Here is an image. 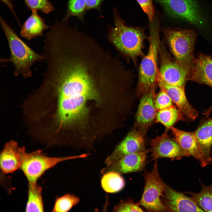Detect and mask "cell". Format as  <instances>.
I'll return each mask as SVG.
<instances>
[{
  "instance_id": "cell-1",
  "label": "cell",
  "mask_w": 212,
  "mask_h": 212,
  "mask_svg": "<svg viewBox=\"0 0 212 212\" xmlns=\"http://www.w3.org/2000/svg\"><path fill=\"white\" fill-rule=\"evenodd\" d=\"M70 61L64 57L48 60L42 81L32 91L36 116L54 134L64 133L73 124L84 119L88 111L87 101L99 99L85 67Z\"/></svg>"
},
{
  "instance_id": "cell-2",
  "label": "cell",
  "mask_w": 212,
  "mask_h": 212,
  "mask_svg": "<svg viewBox=\"0 0 212 212\" xmlns=\"http://www.w3.org/2000/svg\"><path fill=\"white\" fill-rule=\"evenodd\" d=\"M115 26H109L110 39L117 49L130 58L137 67L138 59L143 57L144 41L148 40L144 29L126 25L118 14L116 8L113 9Z\"/></svg>"
},
{
  "instance_id": "cell-3",
  "label": "cell",
  "mask_w": 212,
  "mask_h": 212,
  "mask_svg": "<svg viewBox=\"0 0 212 212\" xmlns=\"http://www.w3.org/2000/svg\"><path fill=\"white\" fill-rule=\"evenodd\" d=\"M0 22L10 51L9 57L1 59L0 62H11L15 67L14 74L16 76L20 75L24 78L31 77L32 66L44 60V56L37 53L28 46L1 16Z\"/></svg>"
},
{
  "instance_id": "cell-4",
  "label": "cell",
  "mask_w": 212,
  "mask_h": 212,
  "mask_svg": "<svg viewBox=\"0 0 212 212\" xmlns=\"http://www.w3.org/2000/svg\"><path fill=\"white\" fill-rule=\"evenodd\" d=\"M149 22L148 51L143 57L140 64L138 82L135 87L138 98H140L152 89L156 88L157 85L158 59L161 42L159 36V24L154 17Z\"/></svg>"
},
{
  "instance_id": "cell-5",
  "label": "cell",
  "mask_w": 212,
  "mask_h": 212,
  "mask_svg": "<svg viewBox=\"0 0 212 212\" xmlns=\"http://www.w3.org/2000/svg\"><path fill=\"white\" fill-rule=\"evenodd\" d=\"M163 32L174 59L189 74L195 59L193 50L196 33L190 29L170 27L163 29Z\"/></svg>"
},
{
  "instance_id": "cell-6",
  "label": "cell",
  "mask_w": 212,
  "mask_h": 212,
  "mask_svg": "<svg viewBox=\"0 0 212 212\" xmlns=\"http://www.w3.org/2000/svg\"><path fill=\"white\" fill-rule=\"evenodd\" d=\"M87 154L60 157H51L37 150L28 153L25 148L21 154L20 168L27 178L28 183H37L38 179L47 170L57 163L66 160L86 158Z\"/></svg>"
},
{
  "instance_id": "cell-7",
  "label": "cell",
  "mask_w": 212,
  "mask_h": 212,
  "mask_svg": "<svg viewBox=\"0 0 212 212\" xmlns=\"http://www.w3.org/2000/svg\"><path fill=\"white\" fill-rule=\"evenodd\" d=\"M158 165L155 160L152 171L145 173V187L139 203L148 211L168 212L162 199L166 184L160 176Z\"/></svg>"
},
{
  "instance_id": "cell-8",
  "label": "cell",
  "mask_w": 212,
  "mask_h": 212,
  "mask_svg": "<svg viewBox=\"0 0 212 212\" xmlns=\"http://www.w3.org/2000/svg\"><path fill=\"white\" fill-rule=\"evenodd\" d=\"M170 16L188 22L200 29L207 26L206 19L195 0H155Z\"/></svg>"
},
{
  "instance_id": "cell-9",
  "label": "cell",
  "mask_w": 212,
  "mask_h": 212,
  "mask_svg": "<svg viewBox=\"0 0 212 212\" xmlns=\"http://www.w3.org/2000/svg\"><path fill=\"white\" fill-rule=\"evenodd\" d=\"M159 56L160 66L158 72L162 79L169 85L185 87L188 80V72L172 57L161 41Z\"/></svg>"
},
{
  "instance_id": "cell-10",
  "label": "cell",
  "mask_w": 212,
  "mask_h": 212,
  "mask_svg": "<svg viewBox=\"0 0 212 212\" xmlns=\"http://www.w3.org/2000/svg\"><path fill=\"white\" fill-rule=\"evenodd\" d=\"M156 88L152 89L140 98L132 129L135 130L145 137L150 128L155 122L157 110L154 103Z\"/></svg>"
},
{
  "instance_id": "cell-11",
  "label": "cell",
  "mask_w": 212,
  "mask_h": 212,
  "mask_svg": "<svg viewBox=\"0 0 212 212\" xmlns=\"http://www.w3.org/2000/svg\"><path fill=\"white\" fill-rule=\"evenodd\" d=\"M169 129L166 128L162 134L151 139L149 152L151 153L150 161L157 160L160 158H167L179 160L188 157L173 138H171L168 133Z\"/></svg>"
},
{
  "instance_id": "cell-12",
  "label": "cell",
  "mask_w": 212,
  "mask_h": 212,
  "mask_svg": "<svg viewBox=\"0 0 212 212\" xmlns=\"http://www.w3.org/2000/svg\"><path fill=\"white\" fill-rule=\"evenodd\" d=\"M157 82L160 89L165 92L175 105L184 120L193 121L196 119L198 115V112L188 101L185 94V87L166 83L161 78L158 72Z\"/></svg>"
},
{
  "instance_id": "cell-13",
  "label": "cell",
  "mask_w": 212,
  "mask_h": 212,
  "mask_svg": "<svg viewBox=\"0 0 212 212\" xmlns=\"http://www.w3.org/2000/svg\"><path fill=\"white\" fill-rule=\"evenodd\" d=\"M145 138L139 131L132 129L106 158L105 163L107 166L114 164L126 155L145 150Z\"/></svg>"
},
{
  "instance_id": "cell-14",
  "label": "cell",
  "mask_w": 212,
  "mask_h": 212,
  "mask_svg": "<svg viewBox=\"0 0 212 212\" xmlns=\"http://www.w3.org/2000/svg\"><path fill=\"white\" fill-rule=\"evenodd\" d=\"M170 130L173 138L188 157L191 156L195 158L203 167L209 164L194 132L183 131L174 126Z\"/></svg>"
},
{
  "instance_id": "cell-15",
  "label": "cell",
  "mask_w": 212,
  "mask_h": 212,
  "mask_svg": "<svg viewBox=\"0 0 212 212\" xmlns=\"http://www.w3.org/2000/svg\"><path fill=\"white\" fill-rule=\"evenodd\" d=\"M163 198L168 212H204L191 197L174 190L166 184Z\"/></svg>"
},
{
  "instance_id": "cell-16",
  "label": "cell",
  "mask_w": 212,
  "mask_h": 212,
  "mask_svg": "<svg viewBox=\"0 0 212 212\" xmlns=\"http://www.w3.org/2000/svg\"><path fill=\"white\" fill-rule=\"evenodd\" d=\"M149 149L126 155L109 166L102 169V174L113 171L120 174L141 171L144 168Z\"/></svg>"
},
{
  "instance_id": "cell-17",
  "label": "cell",
  "mask_w": 212,
  "mask_h": 212,
  "mask_svg": "<svg viewBox=\"0 0 212 212\" xmlns=\"http://www.w3.org/2000/svg\"><path fill=\"white\" fill-rule=\"evenodd\" d=\"M24 147L20 146L13 140L5 144L0 155V168L4 173H11L20 168L21 154Z\"/></svg>"
},
{
  "instance_id": "cell-18",
  "label": "cell",
  "mask_w": 212,
  "mask_h": 212,
  "mask_svg": "<svg viewBox=\"0 0 212 212\" xmlns=\"http://www.w3.org/2000/svg\"><path fill=\"white\" fill-rule=\"evenodd\" d=\"M188 80L212 87V58L200 54L195 58L189 74Z\"/></svg>"
},
{
  "instance_id": "cell-19",
  "label": "cell",
  "mask_w": 212,
  "mask_h": 212,
  "mask_svg": "<svg viewBox=\"0 0 212 212\" xmlns=\"http://www.w3.org/2000/svg\"><path fill=\"white\" fill-rule=\"evenodd\" d=\"M37 11H32L31 15L21 26L20 35L28 40L42 36L44 32L49 28Z\"/></svg>"
},
{
  "instance_id": "cell-20",
  "label": "cell",
  "mask_w": 212,
  "mask_h": 212,
  "mask_svg": "<svg viewBox=\"0 0 212 212\" xmlns=\"http://www.w3.org/2000/svg\"><path fill=\"white\" fill-rule=\"evenodd\" d=\"M209 164L212 162V117L204 120L194 132Z\"/></svg>"
},
{
  "instance_id": "cell-21",
  "label": "cell",
  "mask_w": 212,
  "mask_h": 212,
  "mask_svg": "<svg viewBox=\"0 0 212 212\" xmlns=\"http://www.w3.org/2000/svg\"><path fill=\"white\" fill-rule=\"evenodd\" d=\"M42 188L37 183H28L26 212H43L44 205L42 195Z\"/></svg>"
},
{
  "instance_id": "cell-22",
  "label": "cell",
  "mask_w": 212,
  "mask_h": 212,
  "mask_svg": "<svg viewBox=\"0 0 212 212\" xmlns=\"http://www.w3.org/2000/svg\"><path fill=\"white\" fill-rule=\"evenodd\" d=\"M183 120L179 110L173 105L157 111L155 123H160L169 130L178 121Z\"/></svg>"
},
{
  "instance_id": "cell-23",
  "label": "cell",
  "mask_w": 212,
  "mask_h": 212,
  "mask_svg": "<svg viewBox=\"0 0 212 212\" xmlns=\"http://www.w3.org/2000/svg\"><path fill=\"white\" fill-rule=\"evenodd\" d=\"M102 189L109 193H115L121 191L125 185V180L119 173L113 171L106 172L102 178Z\"/></svg>"
},
{
  "instance_id": "cell-24",
  "label": "cell",
  "mask_w": 212,
  "mask_h": 212,
  "mask_svg": "<svg viewBox=\"0 0 212 212\" xmlns=\"http://www.w3.org/2000/svg\"><path fill=\"white\" fill-rule=\"evenodd\" d=\"M200 182L202 189L200 192L185 191L183 193L190 195L197 205L204 212H212V184L206 186Z\"/></svg>"
},
{
  "instance_id": "cell-25",
  "label": "cell",
  "mask_w": 212,
  "mask_h": 212,
  "mask_svg": "<svg viewBox=\"0 0 212 212\" xmlns=\"http://www.w3.org/2000/svg\"><path fill=\"white\" fill-rule=\"evenodd\" d=\"M86 11L85 0H68L66 13L63 19L68 20L73 16L83 21Z\"/></svg>"
},
{
  "instance_id": "cell-26",
  "label": "cell",
  "mask_w": 212,
  "mask_h": 212,
  "mask_svg": "<svg viewBox=\"0 0 212 212\" xmlns=\"http://www.w3.org/2000/svg\"><path fill=\"white\" fill-rule=\"evenodd\" d=\"M80 200L77 197L70 193L66 194L57 198L52 211L66 212L77 205Z\"/></svg>"
},
{
  "instance_id": "cell-27",
  "label": "cell",
  "mask_w": 212,
  "mask_h": 212,
  "mask_svg": "<svg viewBox=\"0 0 212 212\" xmlns=\"http://www.w3.org/2000/svg\"><path fill=\"white\" fill-rule=\"evenodd\" d=\"M26 6L32 11H39L45 14L54 10L51 2L49 0H24Z\"/></svg>"
},
{
  "instance_id": "cell-28",
  "label": "cell",
  "mask_w": 212,
  "mask_h": 212,
  "mask_svg": "<svg viewBox=\"0 0 212 212\" xmlns=\"http://www.w3.org/2000/svg\"><path fill=\"white\" fill-rule=\"evenodd\" d=\"M160 90L154 98V105L157 111L173 105V102L168 95L163 90Z\"/></svg>"
},
{
  "instance_id": "cell-29",
  "label": "cell",
  "mask_w": 212,
  "mask_h": 212,
  "mask_svg": "<svg viewBox=\"0 0 212 212\" xmlns=\"http://www.w3.org/2000/svg\"><path fill=\"white\" fill-rule=\"evenodd\" d=\"M139 203H135L130 200H121L114 208V212H143Z\"/></svg>"
},
{
  "instance_id": "cell-30",
  "label": "cell",
  "mask_w": 212,
  "mask_h": 212,
  "mask_svg": "<svg viewBox=\"0 0 212 212\" xmlns=\"http://www.w3.org/2000/svg\"><path fill=\"white\" fill-rule=\"evenodd\" d=\"M144 12L147 14L149 21L154 18V10L152 0H136Z\"/></svg>"
},
{
  "instance_id": "cell-31",
  "label": "cell",
  "mask_w": 212,
  "mask_h": 212,
  "mask_svg": "<svg viewBox=\"0 0 212 212\" xmlns=\"http://www.w3.org/2000/svg\"><path fill=\"white\" fill-rule=\"evenodd\" d=\"M103 0H85L87 11L92 9H100Z\"/></svg>"
},
{
  "instance_id": "cell-32",
  "label": "cell",
  "mask_w": 212,
  "mask_h": 212,
  "mask_svg": "<svg viewBox=\"0 0 212 212\" xmlns=\"http://www.w3.org/2000/svg\"><path fill=\"white\" fill-rule=\"evenodd\" d=\"M1 1L4 3L9 9L11 11L13 16L16 19L18 23L20 25V21L19 20L18 18L15 13L14 9V5L13 3L12 0H0Z\"/></svg>"
},
{
  "instance_id": "cell-33",
  "label": "cell",
  "mask_w": 212,
  "mask_h": 212,
  "mask_svg": "<svg viewBox=\"0 0 212 212\" xmlns=\"http://www.w3.org/2000/svg\"><path fill=\"white\" fill-rule=\"evenodd\" d=\"M211 108L212 109V106H211Z\"/></svg>"
}]
</instances>
